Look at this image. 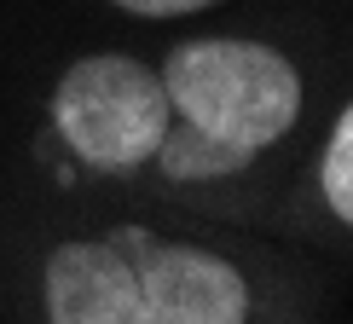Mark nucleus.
I'll return each mask as SVG.
<instances>
[{"label": "nucleus", "instance_id": "1", "mask_svg": "<svg viewBox=\"0 0 353 324\" xmlns=\"http://www.w3.org/2000/svg\"><path fill=\"white\" fill-rule=\"evenodd\" d=\"M168 93V139L151 174L168 185H220L255 168L301 122L307 81L296 58L255 35H185L157 64Z\"/></svg>", "mask_w": 353, "mask_h": 324}, {"label": "nucleus", "instance_id": "2", "mask_svg": "<svg viewBox=\"0 0 353 324\" xmlns=\"http://www.w3.org/2000/svg\"><path fill=\"white\" fill-rule=\"evenodd\" d=\"M168 93L151 58L134 52H81L58 70L47 93V128L70 162L99 180H139L151 174L168 139Z\"/></svg>", "mask_w": 353, "mask_h": 324}, {"label": "nucleus", "instance_id": "3", "mask_svg": "<svg viewBox=\"0 0 353 324\" xmlns=\"http://www.w3.org/2000/svg\"><path fill=\"white\" fill-rule=\"evenodd\" d=\"M122 243L134 261L151 324H249L255 318L249 272L226 249L191 243V238H151V232H134Z\"/></svg>", "mask_w": 353, "mask_h": 324}, {"label": "nucleus", "instance_id": "4", "mask_svg": "<svg viewBox=\"0 0 353 324\" xmlns=\"http://www.w3.org/2000/svg\"><path fill=\"white\" fill-rule=\"evenodd\" d=\"M47 324H151L122 238H52L35 261Z\"/></svg>", "mask_w": 353, "mask_h": 324}, {"label": "nucleus", "instance_id": "5", "mask_svg": "<svg viewBox=\"0 0 353 324\" xmlns=\"http://www.w3.org/2000/svg\"><path fill=\"white\" fill-rule=\"evenodd\" d=\"M313 191H319V203H325V214L336 226H353V110L347 105L330 116L325 139H319Z\"/></svg>", "mask_w": 353, "mask_h": 324}, {"label": "nucleus", "instance_id": "6", "mask_svg": "<svg viewBox=\"0 0 353 324\" xmlns=\"http://www.w3.org/2000/svg\"><path fill=\"white\" fill-rule=\"evenodd\" d=\"M122 18H139V23H174V18H203V12L226 6V0H105Z\"/></svg>", "mask_w": 353, "mask_h": 324}]
</instances>
